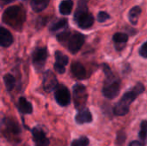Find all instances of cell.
<instances>
[{"label": "cell", "instance_id": "52a82bcc", "mask_svg": "<svg viewBox=\"0 0 147 146\" xmlns=\"http://www.w3.org/2000/svg\"><path fill=\"white\" fill-rule=\"evenodd\" d=\"M54 90V97L59 105L66 107L71 103V93L66 86L58 84Z\"/></svg>", "mask_w": 147, "mask_h": 146}, {"label": "cell", "instance_id": "5b68a950", "mask_svg": "<svg viewBox=\"0 0 147 146\" xmlns=\"http://www.w3.org/2000/svg\"><path fill=\"white\" fill-rule=\"evenodd\" d=\"M72 94L75 108L78 110L84 108L88 98V94L85 86L80 83H76L72 88Z\"/></svg>", "mask_w": 147, "mask_h": 146}, {"label": "cell", "instance_id": "3957f363", "mask_svg": "<svg viewBox=\"0 0 147 146\" xmlns=\"http://www.w3.org/2000/svg\"><path fill=\"white\" fill-rule=\"evenodd\" d=\"M3 22L15 29H20L25 21L24 12L20 6L13 5L5 9L2 16Z\"/></svg>", "mask_w": 147, "mask_h": 146}, {"label": "cell", "instance_id": "7c38bea8", "mask_svg": "<svg viewBox=\"0 0 147 146\" xmlns=\"http://www.w3.org/2000/svg\"><path fill=\"white\" fill-rule=\"evenodd\" d=\"M33 140L35 146H48L50 140L46 136V133L39 127H34L31 130Z\"/></svg>", "mask_w": 147, "mask_h": 146}, {"label": "cell", "instance_id": "e0dca14e", "mask_svg": "<svg viewBox=\"0 0 147 146\" xmlns=\"http://www.w3.org/2000/svg\"><path fill=\"white\" fill-rule=\"evenodd\" d=\"M17 108L19 112L23 114H30L33 112L32 104L25 97L19 98L18 102H17Z\"/></svg>", "mask_w": 147, "mask_h": 146}, {"label": "cell", "instance_id": "ac0fdd59", "mask_svg": "<svg viewBox=\"0 0 147 146\" xmlns=\"http://www.w3.org/2000/svg\"><path fill=\"white\" fill-rule=\"evenodd\" d=\"M50 0H31L30 5L34 12H41L49 4Z\"/></svg>", "mask_w": 147, "mask_h": 146}, {"label": "cell", "instance_id": "277c9868", "mask_svg": "<svg viewBox=\"0 0 147 146\" xmlns=\"http://www.w3.org/2000/svg\"><path fill=\"white\" fill-rule=\"evenodd\" d=\"M1 130L5 138H7L10 141H19L20 134L22 133V129L13 118L5 117L1 121Z\"/></svg>", "mask_w": 147, "mask_h": 146}, {"label": "cell", "instance_id": "d6986e66", "mask_svg": "<svg viewBox=\"0 0 147 146\" xmlns=\"http://www.w3.org/2000/svg\"><path fill=\"white\" fill-rule=\"evenodd\" d=\"M141 11L142 9L140 6H134L128 12V19L133 25H137L139 17L141 15Z\"/></svg>", "mask_w": 147, "mask_h": 146}, {"label": "cell", "instance_id": "4316f807", "mask_svg": "<svg viewBox=\"0 0 147 146\" xmlns=\"http://www.w3.org/2000/svg\"><path fill=\"white\" fill-rule=\"evenodd\" d=\"M127 139V135L123 131H121L118 133L117 134V139H116V144L118 145H121L122 144H124L125 140Z\"/></svg>", "mask_w": 147, "mask_h": 146}, {"label": "cell", "instance_id": "484cf974", "mask_svg": "<svg viewBox=\"0 0 147 146\" xmlns=\"http://www.w3.org/2000/svg\"><path fill=\"white\" fill-rule=\"evenodd\" d=\"M109 19H110V15L105 11H100L97 15V20L99 22H104Z\"/></svg>", "mask_w": 147, "mask_h": 146}, {"label": "cell", "instance_id": "7402d4cb", "mask_svg": "<svg viewBox=\"0 0 147 146\" xmlns=\"http://www.w3.org/2000/svg\"><path fill=\"white\" fill-rule=\"evenodd\" d=\"M3 82L8 91H11L16 85V79L10 74H6L3 77Z\"/></svg>", "mask_w": 147, "mask_h": 146}, {"label": "cell", "instance_id": "8fae6325", "mask_svg": "<svg viewBox=\"0 0 147 146\" xmlns=\"http://www.w3.org/2000/svg\"><path fill=\"white\" fill-rule=\"evenodd\" d=\"M69 58L64 54L60 51L55 52V63H54V70L59 73L63 74L65 72V66L68 65Z\"/></svg>", "mask_w": 147, "mask_h": 146}, {"label": "cell", "instance_id": "9c48e42d", "mask_svg": "<svg viewBox=\"0 0 147 146\" xmlns=\"http://www.w3.org/2000/svg\"><path fill=\"white\" fill-rule=\"evenodd\" d=\"M84 40H85L84 35L80 33H75L72 35L71 34L67 42L68 50L71 53H77L83 46L84 43Z\"/></svg>", "mask_w": 147, "mask_h": 146}, {"label": "cell", "instance_id": "30bf717a", "mask_svg": "<svg viewBox=\"0 0 147 146\" xmlns=\"http://www.w3.org/2000/svg\"><path fill=\"white\" fill-rule=\"evenodd\" d=\"M43 88L47 92H51L56 89L59 83L56 76L51 71L47 70L44 72L43 76Z\"/></svg>", "mask_w": 147, "mask_h": 146}, {"label": "cell", "instance_id": "5bb4252c", "mask_svg": "<svg viewBox=\"0 0 147 146\" xmlns=\"http://www.w3.org/2000/svg\"><path fill=\"white\" fill-rule=\"evenodd\" d=\"M71 72L78 80H84L86 78L87 72L85 67L80 62H74L71 65Z\"/></svg>", "mask_w": 147, "mask_h": 146}, {"label": "cell", "instance_id": "83f0119b", "mask_svg": "<svg viewBox=\"0 0 147 146\" xmlns=\"http://www.w3.org/2000/svg\"><path fill=\"white\" fill-rule=\"evenodd\" d=\"M140 54L142 58H147V42H144L143 45L140 48Z\"/></svg>", "mask_w": 147, "mask_h": 146}, {"label": "cell", "instance_id": "cb8c5ba5", "mask_svg": "<svg viewBox=\"0 0 147 146\" xmlns=\"http://www.w3.org/2000/svg\"><path fill=\"white\" fill-rule=\"evenodd\" d=\"M90 140L87 137H80L71 141V146H89Z\"/></svg>", "mask_w": 147, "mask_h": 146}, {"label": "cell", "instance_id": "f546056e", "mask_svg": "<svg viewBox=\"0 0 147 146\" xmlns=\"http://www.w3.org/2000/svg\"><path fill=\"white\" fill-rule=\"evenodd\" d=\"M129 146H143V145H142L140 141L135 140V141L131 142V143H130V145H129Z\"/></svg>", "mask_w": 147, "mask_h": 146}, {"label": "cell", "instance_id": "7a4b0ae2", "mask_svg": "<svg viewBox=\"0 0 147 146\" xmlns=\"http://www.w3.org/2000/svg\"><path fill=\"white\" fill-rule=\"evenodd\" d=\"M102 68H103V72L106 75V80L102 89V94L108 99H114L120 93V89H121L120 79L114 75V73L112 72L111 69L108 65L103 64Z\"/></svg>", "mask_w": 147, "mask_h": 146}, {"label": "cell", "instance_id": "ba28073f", "mask_svg": "<svg viewBox=\"0 0 147 146\" xmlns=\"http://www.w3.org/2000/svg\"><path fill=\"white\" fill-rule=\"evenodd\" d=\"M74 21L80 28L88 29L93 26L95 18L91 13L87 11L80 14H74Z\"/></svg>", "mask_w": 147, "mask_h": 146}, {"label": "cell", "instance_id": "d4e9b609", "mask_svg": "<svg viewBox=\"0 0 147 146\" xmlns=\"http://www.w3.org/2000/svg\"><path fill=\"white\" fill-rule=\"evenodd\" d=\"M70 36H71V33L69 31H63V32L57 34V40L61 44H64L65 42H68Z\"/></svg>", "mask_w": 147, "mask_h": 146}, {"label": "cell", "instance_id": "f1b7e54d", "mask_svg": "<svg viewBox=\"0 0 147 146\" xmlns=\"http://www.w3.org/2000/svg\"><path fill=\"white\" fill-rule=\"evenodd\" d=\"M15 0H0V5L1 6H4L6 4H9L12 2H14Z\"/></svg>", "mask_w": 147, "mask_h": 146}, {"label": "cell", "instance_id": "ffe728a7", "mask_svg": "<svg viewBox=\"0 0 147 146\" xmlns=\"http://www.w3.org/2000/svg\"><path fill=\"white\" fill-rule=\"evenodd\" d=\"M72 8H73L72 0H63L59 6V12L62 15H70L71 13Z\"/></svg>", "mask_w": 147, "mask_h": 146}, {"label": "cell", "instance_id": "44dd1931", "mask_svg": "<svg viewBox=\"0 0 147 146\" xmlns=\"http://www.w3.org/2000/svg\"><path fill=\"white\" fill-rule=\"evenodd\" d=\"M67 25H68V21H67V19H65V18L60 19V20H59L58 22H54V23H53V24L51 25V27H50V31H51V32H56V31H58V30H59V29H61V28H66Z\"/></svg>", "mask_w": 147, "mask_h": 146}, {"label": "cell", "instance_id": "2e32d148", "mask_svg": "<svg viewBox=\"0 0 147 146\" xmlns=\"http://www.w3.org/2000/svg\"><path fill=\"white\" fill-rule=\"evenodd\" d=\"M13 43V36L11 33L3 27L0 26V46L9 47Z\"/></svg>", "mask_w": 147, "mask_h": 146}, {"label": "cell", "instance_id": "603a6c76", "mask_svg": "<svg viewBox=\"0 0 147 146\" xmlns=\"http://www.w3.org/2000/svg\"><path fill=\"white\" fill-rule=\"evenodd\" d=\"M147 135V122L146 120H143L140 125V131L139 133V138L140 141L143 142V145H146Z\"/></svg>", "mask_w": 147, "mask_h": 146}, {"label": "cell", "instance_id": "8992f818", "mask_svg": "<svg viewBox=\"0 0 147 146\" xmlns=\"http://www.w3.org/2000/svg\"><path fill=\"white\" fill-rule=\"evenodd\" d=\"M48 56L47 49L46 47H37L32 53V61L36 71H40L46 64Z\"/></svg>", "mask_w": 147, "mask_h": 146}, {"label": "cell", "instance_id": "4fadbf2b", "mask_svg": "<svg viewBox=\"0 0 147 146\" xmlns=\"http://www.w3.org/2000/svg\"><path fill=\"white\" fill-rule=\"evenodd\" d=\"M113 40L115 49L121 52L127 46V43L128 41V35L126 33H115L113 35Z\"/></svg>", "mask_w": 147, "mask_h": 146}, {"label": "cell", "instance_id": "9a60e30c", "mask_svg": "<svg viewBox=\"0 0 147 146\" xmlns=\"http://www.w3.org/2000/svg\"><path fill=\"white\" fill-rule=\"evenodd\" d=\"M92 120H93L92 114L88 108H83V109L79 110V112L77 114V115L75 117V121L78 125L91 123Z\"/></svg>", "mask_w": 147, "mask_h": 146}, {"label": "cell", "instance_id": "6da1fadb", "mask_svg": "<svg viewBox=\"0 0 147 146\" xmlns=\"http://www.w3.org/2000/svg\"><path fill=\"white\" fill-rule=\"evenodd\" d=\"M145 89L146 88L144 84L141 83H138L133 89L125 93L121 99L116 103L114 108V114L117 116L126 115L129 111V108L132 102H134L140 95L144 93Z\"/></svg>", "mask_w": 147, "mask_h": 146}]
</instances>
